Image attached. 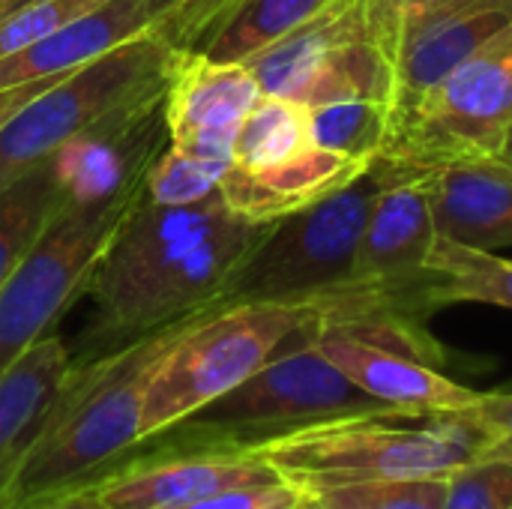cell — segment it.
Segmentation results:
<instances>
[{"instance_id": "1", "label": "cell", "mask_w": 512, "mask_h": 509, "mask_svg": "<svg viewBox=\"0 0 512 509\" xmlns=\"http://www.w3.org/2000/svg\"><path fill=\"white\" fill-rule=\"evenodd\" d=\"M270 225L237 216L222 192L195 204L141 198L90 273L93 321L72 360L105 357L147 333L222 306L231 273Z\"/></svg>"}, {"instance_id": "2", "label": "cell", "mask_w": 512, "mask_h": 509, "mask_svg": "<svg viewBox=\"0 0 512 509\" xmlns=\"http://www.w3.org/2000/svg\"><path fill=\"white\" fill-rule=\"evenodd\" d=\"M207 312L147 333L105 357L87 363L72 360L69 384L6 492L9 509L105 477L141 441L144 396L162 357Z\"/></svg>"}, {"instance_id": "3", "label": "cell", "mask_w": 512, "mask_h": 509, "mask_svg": "<svg viewBox=\"0 0 512 509\" xmlns=\"http://www.w3.org/2000/svg\"><path fill=\"white\" fill-rule=\"evenodd\" d=\"M309 327L300 330L243 384L189 414L186 420L138 441L120 462L180 453H252L267 441L315 423L354 414L399 411L372 399L351 378H345L315 348Z\"/></svg>"}, {"instance_id": "4", "label": "cell", "mask_w": 512, "mask_h": 509, "mask_svg": "<svg viewBox=\"0 0 512 509\" xmlns=\"http://www.w3.org/2000/svg\"><path fill=\"white\" fill-rule=\"evenodd\" d=\"M480 453L477 429L456 414L375 411L306 426L252 450L303 495L378 483L447 477Z\"/></svg>"}, {"instance_id": "5", "label": "cell", "mask_w": 512, "mask_h": 509, "mask_svg": "<svg viewBox=\"0 0 512 509\" xmlns=\"http://www.w3.org/2000/svg\"><path fill=\"white\" fill-rule=\"evenodd\" d=\"M315 321L318 306L312 300H252L201 315L150 378L141 441L243 384Z\"/></svg>"}, {"instance_id": "6", "label": "cell", "mask_w": 512, "mask_h": 509, "mask_svg": "<svg viewBox=\"0 0 512 509\" xmlns=\"http://www.w3.org/2000/svg\"><path fill=\"white\" fill-rule=\"evenodd\" d=\"M183 60L186 51L150 33L63 75L0 129V192L114 111L162 96Z\"/></svg>"}, {"instance_id": "7", "label": "cell", "mask_w": 512, "mask_h": 509, "mask_svg": "<svg viewBox=\"0 0 512 509\" xmlns=\"http://www.w3.org/2000/svg\"><path fill=\"white\" fill-rule=\"evenodd\" d=\"M387 180L375 159L357 180L270 225L261 243L231 273L222 306L252 300H315L354 273L372 204Z\"/></svg>"}, {"instance_id": "8", "label": "cell", "mask_w": 512, "mask_h": 509, "mask_svg": "<svg viewBox=\"0 0 512 509\" xmlns=\"http://www.w3.org/2000/svg\"><path fill=\"white\" fill-rule=\"evenodd\" d=\"M512 135V24L393 120L381 159L438 171L504 159Z\"/></svg>"}, {"instance_id": "9", "label": "cell", "mask_w": 512, "mask_h": 509, "mask_svg": "<svg viewBox=\"0 0 512 509\" xmlns=\"http://www.w3.org/2000/svg\"><path fill=\"white\" fill-rule=\"evenodd\" d=\"M141 198L144 183L99 207H57L0 288V372L51 336L63 312L87 294L96 261Z\"/></svg>"}, {"instance_id": "10", "label": "cell", "mask_w": 512, "mask_h": 509, "mask_svg": "<svg viewBox=\"0 0 512 509\" xmlns=\"http://www.w3.org/2000/svg\"><path fill=\"white\" fill-rule=\"evenodd\" d=\"M381 159V156H378ZM387 180L372 204L354 273L345 282L393 327L429 330L438 312L429 297V261L438 246L432 174L387 162Z\"/></svg>"}, {"instance_id": "11", "label": "cell", "mask_w": 512, "mask_h": 509, "mask_svg": "<svg viewBox=\"0 0 512 509\" xmlns=\"http://www.w3.org/2000/svg\"><path fill=\"white\" fill-rule=\"evenodd\" d=\"M162 96L114 111L51 156L60 204L99 207L144 183L150 162L168 147Z\"/></svg>"}, {"instance_id": "12", "label": "cell", "mask_w": 512, "mask_h": 509, "mask_svg": "<svg viewBox=\"0 0 512 509\" xmlns=\"http://www.w3.org/2000/svg\"><path fill=\"white\" fill-rule=\"evenodd\" d=\"M162 33L180 51H192L189 0H102L81 12L33 48L0 60V87L36 81L45 75H69L96 57Z\"/></svg>"}, {"instance_id": "13", "label": "cell", "mask_w": 512, "mask_h": 509, "mask_svg": "<svg viewBox=\"0 0 512 509\" xmlns=\"http://www.w3.org/2000/svg\"><path fill=\"white\" fill-rule=\"evenodd\" d=\"M510 24L512 0H432L411 12L396 33L393 120Z\"/></svg>"}, {"instance_id": "14", "label": "cell", "mask_w": 512, "mask_h": 509, "mask_svg": "<svg viewBox=\"0 0 512 509\" xmlns=\"http://www.w3.org/2000/svg\"><path fill=\"white\" fill-rule=\"evenodd\" d=\"M315 348L363 393L408 414H456L483 399V390L453 381L441 366L342 327L312 324Z\"/></svg>"}, {"instance_id": "15", "label": "cell", "mask_w": 512, "mask_h": 509, "mask_svg": "<svg viewBox=\"0 0 512 509\" xmlns=\"http://www.w3.org/2000/svg\"><path fill=\"white\" fill-rule=\"evenodd\" d=\"M261 96V84L243 63H213L186 54L162 99L168 144L231 162L234 138Z\"/></svg>"}, {"instance_id": "16", "label": "cell", "mask_w": 512, "mask_h": 509, "mask_svg": "<svg viewBox=\"0 0 512 509\" xmlns=\"http://www.w3.org/2000/svg\"><path fill=\"white\" fill-rule=\"evenodd\" d=\"M279 480L252 453H180L120 462L90 486L111 509H174L216 492Z\"/></svg>"}, {"instance_id": "17", "label": "cell", "mask_w": 512, "mask_h": 509, "mask_svg": "<svg viewBox=\"0 0 512 509\" xmlns=\"http://www.w3.org/2000/svg\"><path fill=\"white\" fill-rule=\"evenodd\" d=\"M369 165L372 162H357L309 144L300 153L264 168H243L231 162L219 192L237 216L249 222H279L339 192Z\"/></svg>"}, {"instance_id": "18", "label": "cell", "mask_w": 512, "mask_h": 509, "mask_svg": "<svg viewBox=\"0 0 512 509\" xmlns=\"http://www.w3.org/2000/svg\"><path fill=\"white\" fill-rule=\"evenodd\" d=\"M372 33H378L372 18V0H330L309 21L249 57L243 66L255 75L267 96L291 99L300 105L309 84L348 45Z\"/></svg>"}, {"instance_id": "19", "label": "cell", "mask_w": 512, "mask_h": 509, "mask_svg": "<svg viewBox=\"0 0 512 509\" xmlns=\"http://www.w3.org/2000/svg\"><path fill=\"white\" fill-rule=\"evenodd\" d=\"M72 375V351L51 333L0 372V498L42 438Z\"/></svg>"}, {"instance_id": "20", "label": "cell", "mask_w": 512, "mask_h": 509, "mask_svg": "<svg viewBox=\"0 0 512 509\" xmlns=\"http://www.w3.org/2000/svg\"><path fill=\"white\" fill-rule=\"evenodd\" d=\"M438 237L480 252L512 246V165L459 162L432 174Z\"/></svg>"}, {"instance_id": "21", "label": "cell", "mask_w": 512, "mask_h": 509, "mask_svg": "<svg viewBox=\"0 0 512 509\" xmlns=\"http://www.w3.org/2000/svg\"><path fill=\"white\" fill-rule=\"evenodd\" d=\"M429 297L435 309L456 303H489L512 309V258L438 237L429 261Z\"/></svg>"}, {"instance_id": "22", "label": "cell", "mask_w": 512, "mask_h": 509, "mask_svg": "<svg viewBox=\"0 0 512 509\" xmlns=\"http://www.w3.org/2000/svg\"><path fill=\"white\" fill-rule=\"evenodd\" d=\"M327 3L330 0H243L207 39L198 57L213 63H246Z\"/></svg>"}, {"instance_id": "23", "label": "cell", "mask_w": 512, "mask_h": 509, "mask_svg": "<svg viewBox=\"0 0 512 509\" xmlns=\"http://www.w3.org/2000/svg\"><path fill=\"white\" fill-rule=\"evenodd\" d=\"M60 207V189L51 159L21 174L0 192V288L36 243Z\"/></svg>"}, {"instance_id": "24", "label": "cell", "mask_w": 512, "mask_h": 509, "mask_svg": "<svg viewBox=\"0 0 512 509\" xmlns=\"http://www.w3.org/2000/svg\"><path fill=\"white\" fill-rule=\"evenodd\" d=\"M309 141L357 162H375L387 144L393 108L384 99L351 96L306 108Z\"/></svg>"}, {"instance_id": "25", "label": "cell", "mask_w": 512, "mask_h": 509, "mask_svg": "<svg viewBox=\"0 0 512 509\" xmlns=\"http://www.w3.org/2000/svg\"><path fill=\"white\" fill-rule=\"evenodd\" d=\"M309 114L303 105L279 96H261L234 138V165L264 168L309 147Z\"/></svg>"}, {"instance_id": "26", "label": "cell", "mask_w": 512, "mask_h": 509, "mask_svg": "<svg viewBox=\"0 0 512 509\" xmlns=\"http://www.w3.org/2000/svg\"><path fill=\"white\" fill-rule=\"evenodd\" d=\"M231 168L228 159H210L186 153L168 144L147 168L144 177V198L153 204H195L219 192L225 171Z\"/></svg>"}, {"instance_id": "27", "label": "cell", "mask_w": 512, "mask_h": 509, "mask_svg": "<svg viewBox=\"0 0 512 509\" xmlns=\"http://www.w3.org/2000/svg\"><path fill=\"white\" fill-rule=\"evenodd\" d=\"M447 477L378 480L312 492L321 509H444Z\"/></svg>"}, {"instance_id": "28", "label": "cell", "mask_w": 512, "mask_h": 509, "mask_svg": "<svg viewBox=\"0 0 512 509\" xmlns=\"http://www.w3.org/2000/svg\"><path fill=\"white\" fill-rule=\"evenodd\" d=\"M444 509H512V465L474 459L447 474Z\"/></svg>"}, {"instance_id": "29", "label": "cell", "mask_w": 512, "mask_h": 509, "mask_svg": "<svg viewBox=\"0 0 512 509\" xmlns=\"http://www.w3.org/2000/svg\"><path fill=\"white\" fill-rule=\"evenodd\" d=\"M480 435L477 459H495L512 465V390L483 393V399L459 411Z\"/></svg>"}, {"instance_id": "30", "label": "cell", "mask_w": 512, "mask_h": 509, "mask_svg": "<svg viewBox=\"0 0 512 509\" xmlns=\"http://www.w3.org/2000/svg\"><path fill=\"white\" fill-rule=\"evenodd\" d=\"M300 495H303L300 489L279 480V483H267V486H243V489L216 492V495H207L201 501L174 509H288L300 501Z\"/></svg>"}, {"instance_id": "31", "label": "cell", "mask_w": 512, "mask_h": 509, "mask_svg": "<svg viewBox=\"0 0 512 509\" xmlns=\"http://www.w3.org/2000/svg\"><path fill=\"white\" fill-rule=\"evenodd\" d=\"M432 0H372V18H375V27L381 33V39L390 45L393 57H396V33H399V24L417 12L420 6H426Z\"/></svg>"}, {"instance_id": "32", "label": "cell", "mask_w": 512, "mask_h": 509, "mask_svg": "<svg viewBox=\"0 0 512 509\" xmlns=\"http://www.w3.org/2000/svg\"><path fill=\"white\" fill-rule=\"evenodd\" d=\"M63 75H45L36 81H24V84H12V87H0V129L39 93H45L51 84H57Z\"/></svg>"}, {"instance_id": "33", "label": "cell", "mask_w": 512, "mask_h": 509, "mask_svg": "<svg viewBox=\"0 0 512 509\" xmlns=\"http://www.w3.org/2000/svg\"><path fill=\"white\" fill-rule=\"evenodd\" d=\"M15 509H111L102 495L93 489V486H81V489H69V492H57V495H48L42 501H33L27 507Z\"/></svg>"}, {"instance_id": "34", "label": "cell", "mask_w": 512, "mask_h": 509, "mask_svg": "<svg viewBox=\"0 0 512 509\" xmlns=\"http://www.w3.org/2000/svg\"><path fill=\"white\" fill-rule=\"evenodd\" d=\"M288 509H321V504L312 498V495H300V501L294 504V507H288Z\"/></svg>"}, {"instance_id": "35", "label": "cell", "mask_w": 512, "mask_h": 509, "mask_svg": "<svg viewBox=\"0 0 512 509\" xmlns=\"http://www.w3.org/2000/svg\"><path fill=\"white\" fill-rule=\"evenodd\" d=\"M15 3H18V0H6V3H0V21H3V15H6Z\"/></svg>"}, {"instance_id": "36", "label": "cell", "mask_w": 512, "mask_h": 509, "mask_svg": "<svg viewBox=\"0 0 512 509\" xmlns=\"http://www.w3.org/2000/svg\"><path fill=\"white\" fill-rule=\"evenodd\" d=\"M504 162H510L512 165V135H510V144H507V153H504Z\"/></svg>"}, {"instance_id": "37", "label": "cell", "mask_w": 512, "mask_h": 509, "mask_svg": "<svg viewBox=\"0 0 512 509\" xmlns=\"http://www.w3.org/2000/svg\"><path fill=\"white\" fill-rule=\"evenodd\" d=\"M0 509H9V498H0Z\"/></svg>"}, {"instance_id": "38", "label": "cell", "mask_w": 512, "mask_h": 509, "mask_svg": "<svg viewBox=\"0 0 512 509\" xmlns=\"http://www.w3.org/2000/svg\"><path fill=\"white\" fill-rule=\"evenodd\" d=\"M0 3H6V0H0Z\"/></svg>"}]
</instances>
